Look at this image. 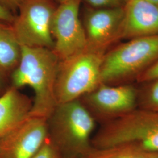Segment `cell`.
Returning a JSON list of instances; mask_svg holds the SVG:
<instances>
[{
	"mask_svg": "<svg viewBox=\"0 0 158 158\" xmlns=\"http://www.w3.org/2000/svg\"><path fill=\"white\" fill-rule=\"evenodd\" d=\"M60 60L46 48L21 46L19 63L10 75L11 86L30 87L34 93L31 117L48 119L56 107L55 85Z\"/></svg>",
	"mask_w": 158,
	"mask_h": 158,
	"instance_id": "cell-1",
	"label": "cell"
},
{
	"mask_svg": "<svg viewBox=\"0 0 158 158\" xmlns=\"http://www.w3.org/2000/svg\"><path fill=\"white\" fill-rule=\"evenodd\" d=\"M96 121L80 99L57 104L47 119L49 138L62 158L85 156L94 149Z\"/></svg>",
	"mask_w": 158,
	"mask_h": 158,
	"instance_id": "cell-2",
	"label": "cell"
},
{
	"mask_svg": "<svg viewBox=\"0 0 158 158\" xmlns=\"http://www.w3.org/2000/svg\"><path fill=\"white\" fill-rule=\"evenodd\" d=\"M94 149L132 145L147 153L158 152V112L138 107L102 123L92 137Z\"/></svg>",
	"mask_w": 158,
	"mask_h": 158,
	"instance_id": "cell-3",
	"label": "cell"
},
{
	"mask_svg": "<svg viewBox=\"0 0 158 158\" xmlns=\"http://www.w3.org/2000/svg\"><path fill=\"white\" fill-rule=\"evenodd\" d=\"M158 61V35L127 40L104 56L102 83L131 84Z\"/></svg>",
	"mask_w": 158,
	"mask_h": 158,
	"instance_id": "cell-4",
	"label": "cell"
},
{
	"mask_svg": "<svg viewBox=\"0 0 158 158\" xmlns=\"http://www.w3.org/2000/svg\"><path fill=\"white\" fill-rule=\"evenodd\" d=\"M106 52L87 46L60 60L55 85L57 105L80 99L102 84L101 68Z\"/></svg>",
	"mask_w": 158,
	"mask_h": 158,
	"instance_id": "cell-5",
	"label": "cell"
},
{
	"mask_svg": "<svg viewBox=\"0 0 158 158\" xmlns=\"http://www.w3.org/2000/svg\"><path fill=\"white\" fill-rule=\"evenodd\" d=\"M56 8L53 0H29L18 9L11 26L20 46L53 49L51 23Z\"/></svg>",
	"mask_w": 158,
	"mask_h": 158,
	"instance_id": "cell-6",
	"label": "cell"
},
{
	"mask_svg": "<svg viewBox=\"0 0 158 158\" xmlns=\"http://www.w3.org/2000/svg\"><path fill=\"white\" fill-rule=\"evenodd\" d=\"M81 0H66L56 6L51 23L53 51L60 60L84 50L87 46L83 23L79 17Z\"/></svg>",
	"mask_w": 158,
	"mask_h": 158,
	"instance_id": "cell-7",
	"label": "cell"
},
{
	"mask_svg": "<svg viewBox=\"0 0 158 158\" xmlns=\"http://www.w3.org/2000/svg\"><path fill=\"white\" fill-rule=\"evenodd\" d=\"M139 87L135 85L102 83L80 100L96 120L102 123L121 117L138 107Z\"/></svg>",
	"mask_w": 158,
	"mask_h": 158,
	"instance_id": "cell-8",
	"label": "cell"
},
{
	"mask_svg": "<svg viewBox=\"0 0 158 158\" xmlns=\"http://www.w3.org/2000/svg\"><path fill=\"white\" fill-rule=\"evenodd\" d=\"M48 137L47 119L30 117L0 139V158H31Z\"/></svg>",
	"mask_w": 158,
	"mask_h": 158,
	"instance_id": "cell-9",
	"label": "cell"
},
{
	"mask_svg": "<svg viewBox=\"0 0 158 158\" xmlns=\"http://www.w3.org/2000/svg\"><path fill=\"white\" fill-rule=\"evenodd\" d=\"M124 16V8H87L82 23L87 46L107 52L110 46L119 40Z\"/></svg>",
	"mask_w": 158,
	"mask_h": 158,
	"instance_id": "cell-10",
	"label": "cell"
},
{
	"mask_svg": "<svg viewBox=\"0 0 158 158\" xmlns=\"http://www.w3.org/2000/svg\"><path fill=\"white\" fill-rule=\"evenodd\" d=\"M118 40L158 35V5L144 0H128Z\"/></svg>",
	"mask_w": 158,
	"mask_h": 158,
	"instance_id": "cell-11",
	"label": "cell"
},
{
	"mask_svg": "<svg viewBox=\"0 0 158 158\" xmlns=\"http://www.w3.org/2000/svg\"><path fill=\"white\" fill-rule=\"evenodd\" d=\"M33 101L10 86L0 94V139L31 117Z\"/></svg>",
	"mask_w": 158,
	"mask_h": 158,
	"instance_id": "cell-12",
	"label": "cell"
},
{
	"mask_svg": "<svg viewBox=\"0 0 158 158\" xmlns=\"http://www.w3.org/2000/svg\"><path fill=\"white\" fill-rule=\"evenodd\" d=\"M20 57L21 46L11 24L0 21V73L6 79L18 66Z\"/></svg>",
	"mask_w": 158,
	"mask_h": 158,
	"instance_id": "cell-13",
	"label": "cell"
},
{
	"mask_svg": "<svg viewBox=\"0 0 158 158\" xmlns=\"http://www.w3.org/2000/svg\"><path fill=\"white\" fill-rule=\"evenodd\" d=\"M149 153L132 145H122L107 149H93L91 158H148Z\"/></svg>",
	"mask_w": 158,
	"mask_h": 158,
	"instance_id": "cell-14",
	"label": "cell"
},
{
	"mask_svg": "<svg viewBox=\"0 0 158 158\" xmlns=\"http://www.w3.org/2000/svg\"><path fill=\"white\" fill-rule=\"evenodd\" d=\"M139 87L138 107L158 112V79Z\"/></svg>",
	"mask_w": 158,
	"mask_h": 158,
	"instance_id": "cell-15",
	"label": "cell"
},
{
	"mask_svg": "<svg viewBox=\"0 0 158 158\" xmlns=\"http://www.w3.org/2000/svg\"><path fill=\"white\" fill-rule=\"evenodd\" d=\"M31 158H62L56 147L49 138Z\"/></svg>",
	"mask_w": 158,
	"mask_h": 158,
	"instance_id": "cell-16",
	"label": "cell"
},
{
	"mask_svg": "<svg viewBox=\"0 0 158 158\" xmlns=\"http://www.w3.org/2000/svg\"><path fill=\"white\" fill-rule=\"evenodd\" d=\"M90 8H124L128 0H81Z\"/></svg>",
	"mask_w": 158,
	"mask_h": 158,
	"instance_id": "cell-17",
	"label": "cell"
},
{
	"mask_svg": "<svg viewBox=\"0 0 158 158\" xmlns=\"http://www.w3.org/2000/svg\"><path fill=\"white\" fill-rule=\"evenodd\" d=\"M156 79H158V61L142 74L136 81L142 84Z\"/></svg>",
	"mask_w": 158,
	"mask_h": 158,
	"instance_id": "cell-18",
	"label": "cell"
},
{
	"mask_svg": "<svg viewBox=\"0 0 158 158\" xmlns=\"http://www.w3.org/2000/svg\"><path fill=\"white\" fill-rule=\"evenodd\" d=\"M28 1L29 0H0V2L8 10L15 14L18 9Z\"/></svg>",
	"mask_w": 158,
	"mask_h": 158,
	"instance_id": "cell-19",
	"label": "cell"
},
{
	"mask_svg": "<svg viewBox=\"0 0 158 158\" xmlns=\"http://www.w3.org/2000/svg\"><path fill=\"white\" fill-rule=\"evenodd\" d=\"M15 18V15L8 10L0 2V21L12 24Z\"/></svg>",
	"mask_w": 158,
	"mask_h": 158,
	"instance_id": "cell-20",
	"label": "cell"
},
{
	"mask_svg": "<svg viewBox=\"0 0 158 158\" xmlns=\"http://www.w3.org/2000/svg\"><path fill=\"white\" fill-rule=\"evenodd\" d=\"M6 78L0 73V93L2 94L4 91L6 90V87H5V83H6Z\"/></svg>",
	"mask_w": 158,
	"mask_h": 158,
	"instance_id": "cell-21",
	"label": "cell"
},
{
	"mask_svg": "<svg viewBox=\"0 0 158 158\" xmlns=\"http://www.w3.org/2000/svg\"><path fill=\"white\" fill-rule=\"evenodd\" d=\"M148 158H158V152L149 153Z\"/></svg>",
	"mask_w": 158,
	"mask_h": 158,
	"instance_id": "cell-22",
	"label": "cell"
},
{
	"mask_svg": "<svg viewBox=\"0 0 158 158\" xmlns=\"http://www.w3.org/2000/svg\"><path fill=\"white\" fill-rule=\"evenodd\" d=\"M144 1H146L147 2H149L152 4L158 5V0H144Z\"/></svg>",
	"mask_w": 158,
	"mask_h": 158,
	"instance_id": "cell-23",
	"label": "cell"
},
{
	"mask_svg": "<svg viewBox=\"0 0 158 158\" xmlns=\"http://www.w3.org/2000/svg\"><path fill=\"white\" fill-rule=\"evenodd\" d=\"M54 1H57V2L59 4V3L63 2H64V1H66V0H54Z\"/></svg>",
	"mask_w": 158,
	"mask_h": 158,
	"instance_id": "cell-24",
	"label": "cell"
},
{
	"mask_svg": "<svg viewBox=\"0 0 158 158\" xmlns=\"http://www.w3.org/2000/svg\"><path fill=\"white\" fill-rule=\"evenodd\" d=\"M90 158V157L89 156V155L85 156H83V157H78V158Z\"/></svg>",
	"mask_w": 158,
	"mask_h": 158,
	"instance_id": "cell-25",
	"label": "cell"
}]
</instances>
